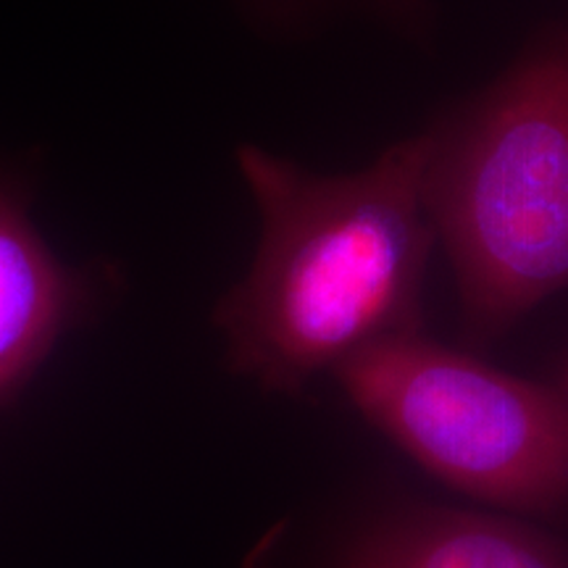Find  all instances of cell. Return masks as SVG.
Listing matches in <instances>:
<instances>
[{
  "mask_svg": "<svg viewBox=\"0 0 568 568\" xmlns=\"http://www.w3.org/2000/svg\"><path fill=\"white\" fill-rule=\"evenodd\" d=\"M426 161L429 134L347 176H316L261 148L240 151L261 240L251 272L216 308L240 374L297 393L368 345L416 335L435 243Z\"/></svg>",
  "mask_w": 568,
  "mask_h": 568,
  "instance_id": "1",
  "label": "cell"
},
{
  "mask_svg": "<svg viewBox=\"0 0 568 568\" xmlns=\"http://www.w3.org/2000/svg\"><path fill=\"white\" fill-rule=\"evenodd\" d=\"M424 205L479 343L568 287V30L429 134Z\"/></svg>",
  "mask_w": 568,
  "mask_h": 568,
  "instance_id": "2",
  "label": "cell"
},
{
  "mask_svg": "<svg viewBox=\"0 0 568 568\" xmlns=\"http://www.w3.org/2000/svg\"><path fill=\"white\" fill-rule=\"evenodd\" d=\"M355 408L458 493L518 514L568 506V397L416 335L335 368Z\"/></svg>",
  "mask_w": 568,
  "mask_h": 568,
  "instance_id": "3",
  "label": "cell"
},
{
  "mask_svg": "<svg viewBox=\"0 0 568 568\" xmlns=\"http://www.w3.org/2000/svg\"><path fill=\"white\" fill-rule=\"evenodd\" d=\"M343 568H568V548L508 516L416 508L368 531Z\"/></svg>",
  "mask_w": 568,
  "mask_h": 568,
  "instance_id": "4",
  "label": "cell"
},
{
  "mask_svg": "<svg viewBox=\"0 0 568 568\" xmlns=\"http://www.w3.org/2000/svg\"><path fill=\"white\" fill-rule=\"evenodd\" d=\"M71 284L19 216L0 201V395L38 364L67 322Z\"/></svg>",
  "mask_w": 568,
  "mask_h": 568,
  "instance_id": "5",
  "label": "cell"
}]
</instances>
